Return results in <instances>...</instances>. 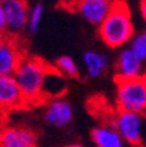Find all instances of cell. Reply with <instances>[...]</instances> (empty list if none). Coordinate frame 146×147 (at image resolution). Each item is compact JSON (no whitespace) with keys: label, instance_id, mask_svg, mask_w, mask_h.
Here are the masks:
<instances>
[{"label":"cell","instance_id":"1","mask_svg":"<svg viewBox=\"0 0 146 147\" xmlns=\"http://www.w3.org/2000/svg\"><path fill=\"white\" fill-rule=\"evenodd\" d=\"M136 34L130 8L124 0H115L112 11L99 26V37L109 49H122Z\"/></svg>","mask_w":146,"mask_h":147},{"label":"cell","instance_id":"2","mask_svg":"<svg viewBox=\"0 0 146 147\" xmlns=\"http://www.w3.org/2000/svg\"><path fill=\"white\" fill-rule=\"evenodd\" d=\"M52 67L40 58L24 57L13 76L21 88L26 104H41L45 101L43 87Z\"/></svg>","mask_w":146,"mask_h":147},{"label":"cell","instance_id":"3","mask_svg":"<svg viewBox=\"0 0 146 147\" xmlns=\"http://www.w3.org/2000/svg\"><path fill=\"white\" fill-rule=\"evenodd\" d=\"M116 104L119 110L146 113V87L142 79H116Z\"/></svg>","mask_w":146,"mask_h":147},{"label":"cell","instance_id":"4","mask_svg":"<svg viewBox=\"0 0 146 147\" xmlns=\"http://www.w3.org/2000/svg\"><path fill=\"white\" fill-rule=\"evenodd\" d=\"M120 133L125 143L130 146H141L143 142V118L142 114L119 110L111 121Z\"/></svg>","mask_w":146,"mask_h":147},{"label":"cell","instance_id":"5","mask_svg":"<svg viewBox=\"0 0 146 147\" xmlns=\"http://www.w3.org/2000/svg\"><path fill=\"white\" fill-rule=\"evenodd\" d=\"M43 119L54 129H65L73 122L74 108L65 97H54L48 100L43 110Z\"/></svg>","mask_w":146,"mask_h":147},{"label":"cell","instance_id":"6","mask_svg":"<svg viewBox=\"0 0 146 147\" xmlns=\"http://www.w3.org/2000/svg\"><path fill=\"white\" fill-rule=\"evenodd\" d=\"M113 0H74V9L90 25L100 26L112 11Z\"/></svg>","mask_w":146,"mask_h":147},{"label":"cell","instance_id":"7","mask_svg":"<svg viewBox=\"0 0 146 147\" xmlns=\"http://www.w3.org/2000/svg\"><path fill=\"white\" fill-rule=\"evenodd\" d=\"M0 147H38V137L26 126H5L0 129Z\"/></svg>","mask_w":146,"mask_h":147},{"label":"cell","instance_id":"8","mask_svg":"<svg viewBox=\"0 0 146 147\" xmlns=\"http://www.w3.org/2000/svg\"><path fill=\"white\" fill-rule=\"evenodd\" d=\"M7 28L11 36H17L28 28L31 7L26 0H9L4 3Z\"/></svg>","mask_w":146,"mask_h":147},{"label":"cell","instance_id":"9","mask_svg":"<svg viewBox=\"0 0 146 147\" xmlns=\"http://www.w3.org/2000/svg\"><path fill=\"white\" fill-rule=\"evenodd\" d=\"M115 71L117 80L138 79L142 76L145 71V63L126 46L120 49V53L117 54L115 62Z\"/></svg>","mask_w":146,"mask_h":147},{"label":"cell","instance_id":"10","mask_svg":"<svg viewBox=\"0 0 146 147\" xmlns=\"http://www.w3.org/2000/svg\"><path fill=\"white\" fill-rule=\"evenodd\" d=\"M26 104L21 88L13 75L0 76V112H11Z\"/></svg>","mask_w":146,"mask_h":147},{"label":"cell","instance_id":"11","mask_svg":"<svg viewBox=\"0 0 146 147\" xmlns=\"http://www.w3.org/2000/svg\"><path fill=\"white\" fill-rule=\"evenodd\" d=\"M24 58L17 42L9 36H0V76L13 75Z\"/></svg>","mask_w":146,"mask_h":147},{"label":"cell","instance_id":"12","mask_svg":"<svg viewBox=\"0 0 146 147\" xmlns=\"http://www.w3.org/2000/svg\"><path fill=\"white\" fill-rule=\"evenodd\" d=\"M91 139L96 147H125V141L112 123H101L94 127Z\"/></svg>","mask_w":146,"mask_h":147},{"label":"cell","instance_id":"13","mask_svg":"<svg viewBox=\"0 0 146 147\" xmlns=\"http://www.w3.org/2000/svg\"><path fill=\"white\" fill-rule=\"evenodd\" d=\"M83 64L86 72L91 79L101 78L111 66L109 57L99 50H87L83 54Z\"/></svg>","mask_w":146,"mask_h":147},{"label":"cell","instance_id":"14","mask_svg":"<svg viewBox=\"0 0 146 147\" xmlns=\"http://www.w3.org/2000/svg\"><path fill=\"white\" fill-rule=\"evenodd\" d=\"M66 91V78L62 76L55 68H52L43 87V97L45 100H50L54 97H61Z\"/></svg>","mask_w":146,"mask_h":147},{"label":"cell","instance_id":"15","mask_svg":"<svg viewBox=\"0 0 146 147\" xmlns=\"http://www.w3.org/2000/svg\"><path fill=\"white\" fill-rule=\"evenodd\" d=\"M54 68L61 74L65 78H70V79H76L79 78L80 71L79 66L75 62V59H73L69 55H62L55 61Z\"/></svg>","mask_w":146,"mask_h":147},{"label":"cell","instance_id":"16","mask_svg":"<svg viewBox=\"0 0 146 147\" xmlns=\"http://www.w3.org/2000/svg\"><path fill=\"white\" fill-rule=\"evenodd\" d=\"M128 47L143 63H146V30L136 32L132 41L129 42Z\"/></svg>","mask_w":146,"mask_h":147},{"label":"cell","instance_id":"17","mask_svg":"<svg viewBox=\"0 0 146 147\" xmlns=\"http://www.w3.org/2000/svg\"><path fill=\"white\" fill-rule=\"evenodd\" d=\"M43 13H45V7L42 3H36L31 7V13H29V21H28V30L32 34H36L41 26V22L43 20Z\"/></svg>","mask_w":146,"mask_h":147},{"label":"cell","instance_id":"18","mask_svg":"<svg viewBox=\"0 0 146 147\" xmlns=\"http://www.w3.org/2000/svg\"><path fill=\"white\" fill-rule=\"evenodd\" d=\"M8 33L7 28V18H5V11H4V4L0 3V36H5Z\"/></svg>","mask_w":146,"mask_h":147},{"label":"cell","instance_id":"19","mask_svg":"<svg viewBox=\"0 0 146 147\" xmlns=\"http://www.w3.org/2000/svg\"><path fill=\"white\" fill-rule=\"evenodd\" d=\"M138 11H140V16L142 18V22L146 25V0H141L140 1Z\"/></svg>","mask_w":146,"mask_h":147},{"label":"cell","instance_id":"20","mask_svg":"<svg viewBox=\"0 0 146 147\" xmlns=\"http://www.w3.org/2000/svg\"><path fill=\"white\" fill-rule=\"evenodd\" d=\"M62 147H86V146L82 143H69V144H65V146H62Z\"/></svg>","mask_w":146,"mask_h":147},{"label":"cell","instance_id":"21","mask_svg":"<svg viewBox=\"0 0 146 147\" xmlns=\"http://www.w3.org/2000/svg\"><path fill=\"white\" fill-rule=\"evenodd\" d=\"M141 79H142L143 84H145V87H146V68H145V71H143V74H142V76H141Z\"/></svg>","mask_w":146,"mask_h":147},{"label":"cell","instance_id":"22","mask_svg":"<svg viewBox=\"0 0 146 147\" xmlns=\"http://www.w3.org/2000/svg\"><path fill=\"white\" fill-rule=\"evenodd\" d=\"M7 1H9V0H0V3H3V4L7 3Z\"/></svg>","mask_w":146,"mask_h":147}]
</instances>
